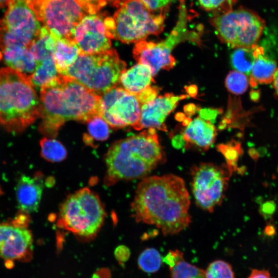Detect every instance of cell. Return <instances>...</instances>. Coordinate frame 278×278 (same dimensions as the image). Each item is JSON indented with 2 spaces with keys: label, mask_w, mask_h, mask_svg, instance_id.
<instances>
[{
  "label": "cell",
  "mask_w": 278,
  "mask_h": 278,
  "mask_svg": "<svg viewBox=\"0 0 278 278\" xmlns=\"http://www.w3.org/2000/svg\"><path fill=\"white\" fill-rule=\"evenodd\" d=\"M190 203L184 180L167 174L142 179L131 208L137 222L154 225L164 235H169L178 234L189 225Z\"/></svg>",
  "instance_id": "6da1fadb"
},
{
  "label": "cell",
  "mask_w": 278,
  "mask_h": 278,
  "mask_svg": "<svg viewBox=\"0 0 278 278\" xmlns=\"http://www.w3.org/2000/svg\"><path fill=\"white\" fill-rule=\"evenodd\" d=\"M39 131L55 137L69 120L88 122L100 115L101 95L68 76L59 74L40 88Z\"/></svg>",
  "instance_id": "7a4b0ae2"
},
{
  "label": "cell",
  "mask_w": 278,
  "mask_h": 278,
  "mask_svg": "<svg viewBox=\"0 0 278 278\" xmlns=\"http://www.w3.org/2000/svg\"><path fill=\"white\" fill-rule=\"evenodd\" d=\"M165 161L155 129L149 128L111 145L105 157V183L111 185L121 180L143 179Z\"/></svg>",
  "instance_id": "3957f363"
},
{
  "label": "cell",
  "mask_w": 278,
  "mask_h": 278,
  "mask_svg": "<svg viewBox=\"0 0 278 278\" xmlns=\"http://www.w3.org/2000/svg\"><path fill=\"white\" fill-rule=\"evenodd\" d=\"M29 77L9 67L0 69V126L23 131L40 117L41 107Z\"/></svg>",
  "instance_id": "277c9868"
},
{
  "label": "cell",
  "mask_w": 278,
  "mask_h": 278,
  "mask_svg": "<svg viewBox=\"0 0 278 278\" xmlns=\"http://www.w3.org/2000/svg\"><path fill=\"white\" fill-rule=\"evenodd\" d=\"M105 217V208L98 195L85 187L66 198L61 206L57 224L79 239L90 240L99 232Z\"/></svg>",
  "instance_id": "5b68a950"
},
{
  "label": "cell",
  "mask_w": 278,
  "mask_h": 278,
  "mask_svg": "<svg viewBox=\"0 0 278 278\" xmlns=\"http://www.w3.org/2000/svg\"><path fill=\"white\" fill-rule=\"evenodd\" d=\"M126 67L116 51L110 49L96 54H79L63 75L101 95L116 86Z\"/></svg>",
  "instance_id": "8992f818"
},
{
  "label": "cell",
  "mask_w": 278,
  "mask_h": 278,
  "mask_svg": "<svg viewBox=\"0 0 278 278\" xmlns=\"http://www.w3.org/2000/svg\"><path fill=\"white\" fill-rule=\"evenodd\" d=\"M165 14L149 10L140 0H127L113 15L114 39L123 43H137L163 30Z\"/></svg>",
  "instance_id": "52a82bcc"
},
{
  "label": "cell",
  "mask_w": 278,
  "mask_h": 278,
  "mask_svg": "<svg viewBox=\"0 0 278 278\" xmlns=\"http://www.w3.org/2000/svg\"><path fill=\"white\" fill-rule=\"evenodd\" d=\"M212 24L219 39L234 48L256 44L265 26L258 14L243 8L216 14Z\"/></svg>",
  "instance_id": "ba28073f"
},
{
  "label": "cell",
  "mask_w": 278,
  "mask_h": 278,
  "mask_svg": "<svg viewBox=\"0 0 278 278\" xmlns=\"http://www.w3.org/2000/svg\"><path fill=\"white\" fill-rule=\"evenodd\" d=\"M34 10L25 0H12L0 20V48H28L38 36L42 26Z\"/></svg>",
  "instance_id": "9c48e42d"
},
{
  "label": "cell",
  "mask_w": 278,
  "mask_h": 278,
  "mask_svg": "<svg viewBox=\"0 0 278 278\" xmlns=\"http://www.w3.org/2000/svg\"><path fill=\"white\" fill-rule=\"evenodd\" d=\"M232 173L227 165L201 163L190 168L192 190L196 203L212 213L223 201Z\"/></svg>",
  "instance_id": "30bf717a"
},
{
  "label": "cell",
  "mask_w": 278,
  "mask_h": 278,
  "mask_svg": "<svg viewBox=\"0 0 278 278\" xmlns=\"http://www.w3.org/2000/svg\"><path fill=\"white\" fill-rule=\"evenodd\" d=\"M55 38H71L85 11L75 0H25Z\"/></svg>",
  "instance_id": "8fae6325"
},
{
  "label": "cell",
  "mask_w": 278,
  "mask_h": 278,
  "mask_svg": "<svg viewBox=\"0 0 278 278\" xmlns=\"http://www.w3.org/2000/svg\"><path fill=\"white\" fill-rule=\"evenodd\" d=\"M114 33L113 18L106 13H97L82 17L73 30L72 39L80 54L92 55L111 49Z\"/></svg>",
  "instance_id": "7c38bea8"
},
{
  "label": "cell",
  "mask_w": 278,
  "mask_h": 278,
  "mask_svg": "<svg viewBox=\"0 0 278 278\" xmlns=\"http://www.w3.org/2000/svg\"><path fill=\"white\" fill-rule=\"evenodd\" d=\"M100 108V116L113 128H134L140 118L141 105L136 96L121 87L101 95Z\"/></svg>",
  "instance_id": "4fadbf2b"
},
{
  "label": "cell",
  "mask_w": 278,
  "mask_h": 278,
  "mask_svg": "<svg viewBox=\"0 0 278 278\" xmlns=\"http://www.w3.org/2000/svg\"><path fill=\"white\" fill-rule=\"evenodd\" d=\"M33 255V237L26 227L0 223V259L9 267L14 262H28Z\"/></svg>",
  "instance_id": "5bb4252c"
},
{
  "label": "cell",
  "mask_w": 278,
  "mask_h": 278,
  "mask_svg": "<svg viewBox=\"0 0 278 278\" xmlns=\"http://www.w3.org/2000/svg\"><path fill=\"white\" fill-rule=\"evenodd\" d=\"M187 97V96L185 95L176 96L168 93L142 105L139 121L133 128L136 130L147 128H154L167 131L164 124L165 118L176 108L180 100Z\"/></svg>",
  "instance_id": "9a60e30c"
},
{
  "label": "cell",
  "mask_w": 278,
  "mask_h": 278,
  "mask_svg": "<svg viewBox=\"0 0 278 278\" xmlns=\"http://www.w3.org/2000/svg\"><path fill=\"white\" fill-rule=\"evenodd\" d=\"M133 56L138 63L150 68L152 76L155 75L161 69L170 70L176 63L171 50L163 41L158 43L145 40L139 41L133 48Z\"/></svg>",
  "instance_id": "2e32d148"
},
{
  "label": "cell",
  "mask_w": 278,
  "mask_h": 278,
  "mask_svg": "<svg viewBox=\"0 0 278 278\" xmlns=\"http://www.w3.org/2000/svg\"><path fill=\"white\" fill-rule=\"evenodd\" d=\"M40 176L31 177L25 175L20 177L16 187L18 207L23 212L31 213L37 211L43 189Z\"/></svg>",
  "instance_id": "e0dca14e"
},
{
  "label": "cell",
  "mask_w": 278,
  "mask_h": 278,
  "mask_svg": "<svg viewBox=\"0 0 278 278\" xmlns=\"http://www.w3.org/2000/svg\"><path fill=\"white\" fill-rule=\"evenodd\" d=\"M186 126L182 135L185 149L193 148L205 151L214 143L217 132L210 121L197 117Z\"/></svg>",
  "instance_id": "ac0fdd59"
},
{
  "label": "cell",
  "mask_w": 278,
  "mask_h": 278,
  "mask_svg": "<svg viewBox=\"0 0 278 278\" xmlns=\"http://www.w3.org/2000/svg\"><path fill=\"white\" fill-rule=\"evenodd\" d=\"M152 74L149 67L138 63L121 75L120 82L126 91L136 94L150 86L153 80Z\"/></svg>",
  "instance_id": "d6986e66"
},
{
  "label": "cell",
  "mask_w": 278,
  "mask_h": 278,
  "mask_svg": "<svg viewBox=\"0 0 278 278\" xmlns=\"http://www.w3.org/2000/svg\"><path fill=\"white\" fill-rule=\"evenodd\" d=\"M2 50L5 62L9 68L28 77L34 72L37 63L27 47L13 46Z\"/></svg>",
  "instance_id": "ffe728a7"
},
{
  "label": "cell",
  "mask_w": 278,
  "mask_h": 278,
  "mask_svg": "<svg viewBox=\"0 0 278 278\" xmlns=\"http://www.w3.org/2000/svg\"><path fill=\"white\" fill-rule=\"evenodd\" d=\"M163 260L168 265L171 278H206L205 271L186 262L178 249L170 250Z\"/></svg>",
  "instance_id": "44dd1931"
},
{
  "label": "cell",
  "mask_w": 278,
  "mask_h": 278,
  "mask_svg": "<svg viewBox=\"0 0 278 278\" xmlns=\"http://www.w3.org/2000/svg\"><path fill=\"white\" fill-rule=\"evenodd\" d=\"M79 54V49L72 39L55 38L54 58L59 74L63 75Z\"/></svg>",
  "instance_id": "7402d4cb"
},
{
  "label": "cell",
  "mask_w": 278,
  "mask_h": 278,
  "mask_svg": "<svg viewBox=\"0 0 278 278\" xmlns=\"http://www.w3.org/2000/svg\"><path fill=\"white\" fill-rule=\"evenodd\" d=\"M276 68L275 62L265 56L262 47L256 55L250 74L251 85L255 87L258 84L270 83Z\"/></svg>",
  "instance_id": "603a6c76"
},
{
  "label": "cell",
  "mask_w": 278,
  "mask_h": 278,
  "mask_svg": "<svg viewBox=\"0 0 278 278\" xmlns=\"http://www.w3.org/2000/svg\"><path fill=\"white\" fill-rule=\"evenodd\" d=\"M36 63L51 58H54L55 38L49 31L42 26L38 36L28 48Z\"/></svg>",
  "instance_id": "cb8c5ba5"
},
{
  "label": "cell",
  "mask_w": 278,
  "mask_h": 278,
  "mask_svg": "<svg viewBox=\"0 0 278 278\" xmlns=\"http://www.w3.org/2000/svg\"><path fill=\"white\" fill-rule=\"evenodd\" d=\"M261 48L255 44L249 47L235 48L231 55L232 67L246 75H250L256 55Z\"/></svg>",
  "instance_id": "d4e9b609"
},
{
  "label": "cell",
  "mask_w": 278,
  "mask_h": 278,
  "mask_svg": "<svg viewBox=\"0 0 278 278\" xmlns=\"http://www.w3.org/2000/svg\"><path fill=\"white\" fill-rule=\"evenodd\" d=\"M59 74L56 68L55 58H51L37 62L36 69L29 77V80L33 86L41 88Z\"/></svg>",
  "instance_id": "484cf974"
},
{
  "label": "cell",
  "mask_w": 278,
  "mask_h": 278,
  "mask_svg": "<svg viewBox=\"0 0 278 278\" xmlns=\"http://www.w3.org/2000/svg\"><path fill=\"white\" fill-rule=\"evenodd\" d=\"M41 156L51 162H59L66 157L65 147L54 138L43 137L40 142Z\"/></svg>",
  "instance_id": "4316f807"
},
{
  "label": "cell",
  "mask_w": 278,
  "mask_h": 278,
  "mask_svg": "<svg viewBox=\"0 0 278 278\" xmlns=\"http://www.w3.org/2000/svg\"><path fill=\"white\" fill-rule=\"evenodd\" d=\"M162 261V256L157 249L148 248L140 254L138 258V265L143 271L154 273L160 269Z\"/></svg>",
  "instance_id": "83f0119b"
},
{
  "label": "cell",
  "mask_w": 278,
  "mask_h": 278,
  "mask_svg": "<svg viewBox=\"0 0 278 278\" xmlns=\"http://www.w3.org/2000/svg\"><path fill=\"white\" fill-rule=\"evenodd\" d=\"M218 150L221 152L226 161V165L233 173L237 169V162L242 150L240 144L234 141L217 146Z\"/></svg>",
  "instance_id": "f1b7e54d"
},
{
  "label": "cell",
  "mask_w": 278,
  "mask_h": 278,
  "mask_svg": "<svg viewBox=\"0 0 278 278\" xmlns=\"http://www.w3.org/2000/svg\"><path fill=\"white\" fill-rule=\"evenodd\" d=\"M87 123L89 134H86V138L103 141L109 137V125L100 116H96Z\"/></svg>",
  "instance_id": "f546056e"
},
{
  "label": "cell",
  "mask_w": 278,
  "mask_h": 278,
  "mask_svg": "<svg viewBox=\"0 0 278 278\" xmlns=\"http://www.w3.org/2000/svg\"><path fill=\"white\" fill-rule=\"evenodd\" d=\"M249 79L244 73L237 71H232L229 73L225 80V85L227 90L231 93L240 95L244 93L249 85Z\"/></svg>",
  "instance_id": "4dcf8cb0"
},
{
  "label": "cell",
  "mask_w": 278,
  "mask_h": 278,
  "mask_svg": "<svg viewBox=\"0 0 278 278\" xmlns=\"http://www.w3.org/2000/svg\"><path fill=\"white\" fill-rule=\"evenodd\" d=\"M205 273L206 278H235L231 265L220 259L211 263L205 271Z\"/></svg>",
  "instance_id": "1f68e13d"
},
{
  "label": "cell",
  "mask_w": 278,
  "mask_h": 278,
  "mask_svg": "<svg viewBox=\"0 0 278 278\" xmlns=\"http://www.w3.org/2000/svg\"><path fill=\"white\" fill-rule=\"evenodd\" d=\"M204 10L223 13L233 9L236 0H198Z\"/></svg>",
  "instance_id": "d6a6232c"
},
{
  "label": "cell",
  "mask_w": 278,
  "mask_h": 278,
  "mask_svg": "<svg viewBox=\"0 0 278 278\" xmlns=\"http://www.w3.org/2000/svg\"><path fill=\"white\" fill-rule=\"evenodd\" d=\"M145 6L154 13L165 14L172 0H140Z\"/></svg>",
  "instance_id": "836d02e7"
},
{
  "label": "cell",
  "mask_w": 278,
  "mask_h": 278,
  "mask_svg": "<svg viewBox=\"0 0 278 278\" xmlns=\"http://www.w3.org/2000/svg\"><path fill=\"white\" fill-rule=\"evenodd\" d=\"M75 1L85 12L91 14L98 13L107 4L106 0Z\"/></svg>",
  "instance_id": "e575fe53"
},
{
  "label": "cell",
  "mask_w": 278,
  "mask_h": 278,
  "mask_svg": "<svg viewBox=\"0 0 278 278\" xmlns=\"http://www.w3.org/2000/svg\"><path fill=\"white\" fill-rule=\"evenodd\" d=\"M159 91L160 89L157 86H149L135 95L142 106L153 100L157 97Z\"/></svg>",
  "instance_id": "d590c367"
},
{
  "label": "cell",
  "mask_w": 278,
  "mask_h": 278,
  "mask_svg": "<svg viewBox=\"0 0 278 278\" xmlns=\"http://www.w3.org/2000/svg\"><path fill=\"white\" fill-rule=\"evenodd\" d=\"M276 204L273 201H266L260 207V212L265 218L270 217L275 212Z\"/></svg>",
  "instance_id": "8d00e7d4"
},
{
  "label": "cell",
  "mask_w": 278,
  "mask_h": 278,
  "mask_svg": "<svg viewBox=\"0 0 278 278\" xmlns=\"http://www.w3.org/2000/svg\"><path fill=\"white\" fill-rule=\"evenodd\" d=\"M220 113L219 109H203L199 112L200 117L207 121H214Z\"/></svg>",
  "instance_id": "74e56055"
},
{
  "label": "cell",
  "mask_w": 278,
  "mask_h": 278,
  "mask_svg": "<svg viewBox=\"0 0 278 278\" xmlns=\"http://www.w3.org/2000/svg\"><path fill=\"white\" fill-rule=\"evenodd\" d=\"M248 278H273L268 270L253 269Z\"/></svg>",
  "instance_id": "f35d334b"
},
{
  "label": "cell",
  "mask_w": 278,
  "mask_h": 278,
  "mask_svg": "<svg viewBox=\"0 0 278 278\" xmlns=\"http://www.w3.org/2000/svg\"><path fill=\"white\" fill-rule=\"evenodd\" d=\"M172 144L173 147L177 148H181L185 146V142L182 135H176L174 136L172 140Z\"/></svg>",
  "instance_id": "ab89813d"
},
{
  "label": "cell",
  "mask_w": 278,
  "mask_h": 278,
  "mask_svg": "<svg viewBox=\"0 0 278 278\" xmlns=\"http://www.w3.org/2000/svg\"><path fill=\"white\" fill-rule=\"evenodd\" d=\"M197 110V107L193 103H189L184 106V111L188 116L194 114Z\"/></svg>",
  "instance_id": "60d3db41"
},
{
  "label": "cell",
  "mask_w": 278,
  "mask_h": 278,
  "mask_svg": "<svg viewBox=\"0 0 278 278\" xmlns=\"http://www.w3.org/2000/svg\"><path fill=\"white\" fill-rule=\"evenodd\" d=\"M185 89L188 94L193 97H195L198 93V88L195 85L192 84L189 86H186Z\"/></svg>",
  "instance_id": "b9f144b4"
},
{
  "label": "cell",
  "mask_w": 278,
  "mask_h": 278,
  "mask_svg": "<svg viewBox=\"0 0 278 278\" xmlns=\"http://www.w3.org/2000/svg\"><path fill=\"white\" fill-rule=\"evenodd\" d=\"M272 82L274 88L278 95V68H276L274 73Z\"/></svg>",
  "instance_id": "7bdbcfd3"
},
{
  "label": "cell",
  "mask_w": 278,
  "mask_h": 278,
  "mask_svg": "<svg viewBox=\"0 0 278 278\" xmlns=\"http://www.w3.org/2000/svg\"><path fill=\"white\" fill-rule=\"evenodd\" d=\"M107 3H109L112 6L119 7L123 4H124L127 0H106Z\"/></svg>",
  "instance_id": "ee69618b"
},
{
  "label": "cell",
  "mask_w": 278,
  "mask_h": 278,
  "mask_svg": "<svg viewBox=\"0 0 278 278\" xmlns=\"http://www.w3.org/2000/svg\"><path fill=\"white\" fill-rule=\"evenodd\" d=\"M12 0H0V8H3L8 5L12 1Z\"/></svg>",
  "instance_id": "f6af8a7d"
},
{
  "label": "cell",
  "mask_w": 278,
  "mask_h": 278,
  "mask_svg": "<svg viewBox=\"0 0 278 278\" xmlns=\"http://www.w3.org/2000/svg\"><path fill=\"white\" fill-rule=\"evenodd\" d=\"M176 116H177V119L178 120L183 121V120L186 118V116H185V115L182 113H178Z\"/></svg>",
  "instance_id": "bcb514c9"
},
{
  "label": "cell",
  "mask_w": 278,
  "mask_h": 278,
  "mask_svg": "<svg viewBox=\"0 0 278 278\" xmlns=\"http://www.w3.org/2000/svg\"><path fill=\"white\" fill-rule=\"evenodd\" d=\"M274 230H273V228L270 227H268L266 230V232L268 234H272V232H274Z\"/></svg>",
  "instance_id": "7dc6e473"
}]
</instances>
